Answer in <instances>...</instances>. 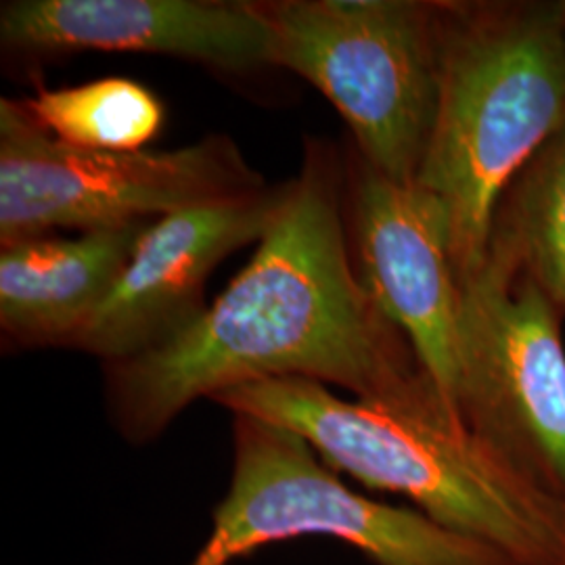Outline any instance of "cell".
I'll list each match as a JSON object with an SVG mask.
<instances>
[{
  "label": "cell",
  "instance_id": "cell-1",
  "mask_svg": "<svg viewBox=\"0 0 565 565\" xmlns=\"http://www.w3.org/2000/svg\"><path fill=\"white\" fill-rule=\"evenodd\" d=\"M254 258L179 338L105 364L111 424L147 445L189 404L279 377L403 403L438 390L366 291L343 224V163L310 139Z\"/></svg>",
  "mask_w": 565,
  "mask_h": 565
},
{
  "label": "cell",
  "instance_id": "cell-2",
  "mask_svg": "<svg viewBox=\"0 0 565 565\" xmlns=\"http://www.w3.org/2000/svg\"><path fill=\"white\" fill-rule=\"evenodd\" d=\"M214 403L302 436L331 469L413 501L436 524L515 565L559 564L565 501L478 440L438 390L403 403L345 401L319 382L279 377Z\"/></svg>",
  "mask_w": 565,
  "mask_h": 565
},
{
  "label": "cell",
  "instance_id": "cell-3",
  "mask_svg": "<svg viewBox=\"0 0 565 565\" xmlns=\"http://www.w3.org/2000/svg\"><path fill=\"white\" fill-rule=\"evenodd\" d=\"M565 121V2H440V90L417 172L452 224L461 285L509 184Z\"/></svg>",
  "mask_w": 565,
  "mask_h": 565
},
{
  "label": "cell",
  "instance_id": "cell-4",
  "mask_svg": "<svg viewBox=\"0 0 565 565\" xmlns=\"http://www.w3.org/2000/svg\"><path fill=\"white\" fill-rule=\"evenodd\" d=\"M273 65L340 111L359 156L411 182L424 162L440 90V2L263 0Z\"/></svg>",
  "mask_w": 565,
  "mask_h": 565
},
{
  "label": "cell",
  "instance_id": "cell-5",
  "mask_svg": "<svg viewBox=\"0 0 565 565\" xmlns=\"http://www.w3.org/2000/svg\"><path fill=\"white\" fill-rule=\"evenodd\" d=\"M233 476L189 565H233L264 546L331 536L375 565H515L505 553L436 524L417 509L348 488L302 436L233 415Z\"/></svg>",
  "mask_w": 565,
  "mask_h": 565
},
{
  "label": "cell",
  "instance_id": "cell-6",
  "mask_svg": "<svg viewBox=\"0 0 565 565\" xmlns=\"http://www.w3.org/2000/svg\"><path fill=\"white\" fill-rule=\"evenodd\" d=\"M264 186L226 135L170 151H88L53 139L20 102L0 99V247L55 228L151 223Z\"/></svg>",
  "mask_w": 565,
  "mask_h": 565
},
{
  "label": "cell",
  "instance_id": "cell-7",
  "mask_svg": "<svg viewBox=\"0 0 565 565\" xmlns=\"http://www.w3.org/2000/svg\"><path fill=\"white\" fill-rule=\"evenodd\" d=\"M562 312L497 252L463 281L452 406L530 482L565 501Z\"/></svg>",
  "mask_w": 565,
  "mask_h": 565
},
{
  "label": "cell",
  "instance_id": "cell-8",
  "mask_svg": "<svg viewBox=\"0 0 565 565\" xmlns=\"http://www.w3.org/2000/svg\"><path fill=\"white\" fill-rule=\"evenodd\" d=\"M350 210L366 291L455 411L463 285L445 203L417 181L387 179L359 156L350 170Z\"/></svg>",
  "mask_w": 565,
  "mask_h": 565
},
{
  "label": "cell",
  "instance_id": "cell-9",
  "mask_svg": "<svg viewBox=\"0 0 565 565\" xmlns=\"http://www.w3.org/2000/svg\"><path fill=\"white\" fill-rule=\"evenodd\" d=\"M289 182L189 205L145 228L120 281L72 348L124 363L179 338L207 306L214 268L275 223Z\"/></svg>",
  "mask_w": 565,
  "mask_h": 565
},
{
  "label": "cell",
  "instance_id": "cell-10",
  "mask_svg": "<svg viewBox=\"0 0 565 565\" xmlns=\"http://www.w3.org/2000/svg\"><path fill=\"white\" fill-rule=\"evenodd\" d=\"M0 42L23 57L81 51L149 53L243 74L273 65V39L254 2L9 0Z\"/></svg>",
  "mask_w": 565,
  "mask_h": 565
},
{
  "label": "cell",
  "instance_id": "cell-11",
  "mask_svg": "<svg viewBox=\"0 0 565 565\" xmlns=\"http://www.w3.org/2000/svg\"><path fill=\"white\" fill-rule=\"evenodd\" d=\"M153 223V221H151ZM151 223L36 237L0 252V327L21 348L70 345L97 315Z\"/></svg>",
  "mask_w": 565,
  "mask_h": 565
},
{
  "label": "cell",
  "instance_id": "cell-12",
  "mask_svg": "<svg viewBox=\"0 0 565 565\" xmlns=\"http://www.w3.org/2000/svg\"><path fill=\"white\" fill-rule=\"evenodd\" d=\"M536 282L565 315V121L513 179L490 249Z\"/></svg>",
  "mask_w": 565,
  "mask_h": 565
},
{
  "label": "cell",
  "instance_id": "cell-13",
  "mask_svg": "<svg viewBox=\"0 0 565 565\" xmlns=\"http://www.w3.org/2000/svg\"><path fill=\"white\" fill-rule=\"evenodd\" d=\"M20 103L53 139L88 151H145L162 132L166 116L158 95L128 78L41 88Z\"/></svg>",
  "mask_w": 565,
  "mask_h": 565
},
{
  "label": "cell",
  "instance_id": "cell-14",
  "mask_svg": "<svg viewBox=\"0 0 565 565\" xmlns=\"http://www.w3.org/2000/svg\"><path fill=\"white\" fill-rule=\"evenodd\" d=\"M557 565H565V546H564V553H562V557H559V564Z\"/></svg>",
  "mask_w": 565,
  "mask_h": 565
}]
</instances>
